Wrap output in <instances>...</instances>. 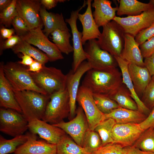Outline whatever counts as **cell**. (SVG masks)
<instances>
[{
    "label": "cell",
    "instance_id": "34",
    "mask_svg": "<svg viewBox=\"0 0 154 154\" xmlns=\"http://www.w3.org/2000/svg\"><path fill=\"white\" fill-rule=\"evenodd\" d=\"M135 146L143 151L154 153V128L145 131L135 142Z\"/></svg>",
    "mask_w": 154,
    "mask_h": 154
},
{
    "label": "cell",
    "instance_id": "3",
    "mask_svg": "<svg viewBox=\"0 0 154 154\" xmlns=\"http://www.w3.org/2000/svg\"><path fill=\"white\" fill-rule=\"evenodd\" d=\"M27 69V68L18 62H9L5 64H3L5 75L13 92L31 90L47 95L36 84Z\"/></svg>",
    "mask_w": 154,
    "mask_h": 154
},
{
    "label": "cell",
    "instance_id": "44",
    "mask_svg": "<svg viewBox=\"0 0 154 154\" xmlns=\"http://www.w3.org/2000/svg\"><path fill=\"white\" fill-rule=\"evenodd\" d=\"M139 124L144 131L149 128H154V107L148 116Z\"/></svg>",
    "mask_w": 154,
    "mask_h": 154
},
{
    "label": "cell",
    "instance_id": "46",
    "mask_svg": "<svg viewBox=\"0 0 154 154\" xmlns=\"http://www.w3.org/2000/svg\"><path fill=\"white\" fill-rule=\"evenodd\" d=\"M66 1L65 0H40L42 6L48 10H49L55 7L58 3H63Z\"/></svg>",
    "mask_w": 154,
    "mask_h": 154
},
{
    "label": "cell",
    "instance_id": "43",
    "mask_svg": "<svg viewBox=\"0 0 154 154\" xmlns=\"http://www.w3.org/2000/svg\"><path fill=\"white\" fill-rule=\"evenodd\" d=\"M143 58L148 57L154 53V36L139 45Z\"/></svg>",
    "mask_w": 154,
    "mask_h": 154
},
{
    "label": "cell",
    "instance_id": "23",
    "mask_svg": "<svg viewBox=\"0 0 154 154\" xmlns=\"http://www.w3.org/2000/svg\"><path fill=\"white\" fill-rule=\"evenodd\" d=\"M114 57L121 71L122 83L124 84L128 89L131 97L137 105L138 110L144 114L150 113V109L145 106L140 100L135 91L129 72L128 67L129 63L120 57Z\"/></svg>",
    "mask_w": 154,
    "mask_h": 154
},
{
    "label": "cell",
    "instance_id": "17",
    "mask_svg": "<svg viewBox=\"0 0 154 154\" xmlns=\"http://www.w3.org/2000/svg\"><path fill=\"white\" fill-rule=\"evenodd\" d=\"M28 129L31 133L38 134L48 143L56 145L66 135L61 129L38 119L29 122Z\"/></svg>",
    "mask_w": 154,
    "mask_h": 154
},
{
    "label": "cell",
    "instance_id": "40",
    "mask_svg": "<svg viewBox=\"0 0 154 154\" xmlns=\"http://www.w3.org/2000/svg\"><path fill=\"white\" fill-rule=\"evenodd\" d=\"M12 25L14 27L16 35L20 37L25 35L30 30L26 22L19 15L14 18Z\"/></svg>",
    "mask_w": 154,
    "mask_h": 154
},
{
    "label": "cell",
    "instance_id": "22",
    "mask_svg": "<svg viewBox=\"0 0 154 154\" xmlns=\"http://www.w3.org/2000/svg\"><path fill=\"white\" fill-rule=\"evenodd\" d=\"M120 57L129 63L145 67L139 46L135 41V37L130 34L125 35L124 46Z\"/></svg>",
    "mask_w": 154,
    "mask_h": 154
},
{
    "label": "cell",
    "instance_id": "50",
    "mask_svg": "<svg viewBox=\"0 0 154 154\" xmlns=\"http://www.w3.org/2000/svg\"><path fill=\"white\" fill-rule=\"evenodd\" d=\"M21 56L22 60L21 61H18L20 64L28 66H29L34 61V60L29 55L25 54H22Z\"/></svg>",
    "mask_w": 154,
    "mask_h": 154
},
{
    "label": "cell",
    "instance_id": "13",
    "mask_svg": "<svg viewBox=\"0 0 154 154\" xmlns=\"http://www.w3.org/2000/svg\"><path fill=\"white\" fill-rule=\"evenodd\" d=\"M52 125L62 129L81 147L84 135L89 128L84 112L80 106L76 110V116L71 120L67 122L63 121Z\"/></svg>",
    "mask_w": 154,
    "mask_h": 154
},
{
    "label": "cell",
    "instance_id": "42",
    "mask_svg": "<svg viewBox=\"0 0 154 154\" xmlns=\"http://www.w3.org/2000/svg\"><path fill=\"white\" fill-rule=\"evenodd\" d=\"M0 54L1 55L3 51L6 49H12L21 40V38L17 35H13L11 37L4 40L0 38Z\"/></svg>",
    "mask_w": 154,
    "mask_h": 154
},
{
    "label": "cell",
    "instance_id": "36",
    "mask_svg": "<svg viewBox=\"0 0 154 154\" xmlns=\"http://www.w3.org/2000/svg\"><path fill=\"white\" fill-rule=\"evenodd\" d=\"M95 103L99 110L104 114H109L120 107L110 97L104 95L92 94Z\"/></svg>",
    "mask_w": 154,
    "mask_h": 154
},
{
    "label": "cell",
    "instance_id": "53",
    "mask_svg": "<svg viewBox=\"0 0 154 154\" xmlns=\"http://www.w3.org/2000/svg\"><path fill=\"white\" fill-rule=\"evenodd\" d=\"M152 79L154 80V75L152 77Z\"/></svg>",
    "mask_w": 154,
    "mask_h": 154
},
{
    "label": "cell",
    "instance_id": "49",
    "mask_svg": "<svg viewBox=\"0 0 154 154\" xmlns=\"http://www.w3.org/2000/svg\"><path fill=\"white\" fill-rule=\"evenodd\" d=\"M126 154H153V153L143 151L134 145L127 147Z\"/></svg>",
    "mask_w": 154,
    "mask_h": 154
},
{
    "label": "cell",
    "instance_id": "31",
    "mask_svg": "<svg viewBox=\"0 0 154 154\" xmlns=\"http://www.w3.org/2000/svg\"><path fill=\"white\" fill-rule=\"evenodd\" d=\"M29 137V133L16 136L10 139H7L1 135L0 154L14 153L19 147L27 141Z\"/></svg>",
    "mask_w": 154,
    "mask_h": 154
},
{
    "label": "cell",
    "instance_id": "30",
    "mask_svg": "<svg viewBox=\"0 0 154 154\" xmlns=\"http://www.w3.org/2000/svg\"><path fill=\"white\" fill-rule=\"evenodd\" d=\"M56 145V154H91L66 135Z\"/></svg>",
    "mask_w": 154,
    "mask_h": 154
},
{
    "label": "cell",
    "instance_id": "28",
    "mask_svg": "<svg viewBox=\"0 0 154 154\" xmlns=\"http://www.w3.org/2000/svg\"><path fill=\"white\" fill-rule=\"evenodd\" d=\"M12 50L15 54L21 53L26 54L44 64L49 61L48 57L45 53L22 39Z\"/></svg>",
    "mask_w": 154,
    "mask_h": 154
},
{
    "label": "cell",
    "instance_id": "5",
    "mask_svg": "<svg viewBox=\"0 0 154 154\" xmlns=\"http://www.w3.org/2000/svg\"><path fill=\"white\" fill-rule=\"evenodd\" d=\"M102 27V31L97 40L98 45L114 56L120 57L124 44V31L114 20Z\"/></svg>",
    "mask_w": 154,
    "mask_h": 154
},
{
    "label": "cell",
    "instance_id": "29",
    "mask_svg": "<svg viewBox=\"0 0 154 154\" xmlns=\"http://www.w3.org/2000/svg\"><path fill=\"white\" fill-rule=\"evenodd\" d=\"M69 31L56 29L50 34L53 43L62 53L67 55L73 51V46L70 42L71 36Z\"/></svg>",
    "mask_w": 154,
    "mask_h": 154
},
{
    "label": "cell",
    "instance_id": "47",
    "mask_svg": "<svg viewBox=\"0 0 154 154\" xmlns=\"http://www.w3.org/2000/svg\"><path fill=\"white\" fill-rule=\"evenodd\" d=\"M0 28L1 38L3 39H8L12 36L15 31L13 29H7L2 26Z\"/></svg>",
    "mask_w": 154,
    "mask_h": 154
},
{
    "label": "cell",
    "instance_id": "25",
    "mask_svg": "<svg viewBox=\"0 0 154 154\" xmlns=\"http://www.w3.org/2000/svg\"><path fill=\"white\" fill-rule=\"evenodd\" d=\"M128 71L135 91L143 94L146 88L152 80V76L147 69L129 63Z\"/></svg>",
    "mask_w": 154,
    "mask_h": 154
},
{
    "label": "cell",
    "instance_id": "37",
    "mask_svg": "<svg viewBox=\"0 0 154 154\" xmlns=\"http://www.w3.org/2000/svg\"><path fill=\"white\" fill-rule=\"evenodd\" d=\"M17 0H12L10 5L0 12V24L6 27L10 28L14 18L18 15L16 5Z\"/></svg>",
    "mask_w": 154,
    "mask_h": 154
},
{
    "label": "cell",
    "instance_id": "11",
    "mask_svg": "<svg viewBox=\"0 0 154 154\" xmlns=\"http://www.w3.org/2000/svg\"><path fill=\"white\" fill-rule=\"evenodd\" d=\"M20 37L28 43L37 47L44 52L48 57L49 61L53 62L64 58L62 52L54 43L48 39L40 28L31 29Z\"/></svg>",
    "mask_w": 154,
    "mask_h": 154
},
{
    "label": "cell",
    "instance_id": "38",
    "mask_svg": "<svg viewBox=\"0 0 154 154\" xmlns=\"http://www.w3.org/2000/svg\"><path fill=\"white\" fill-rule=\"evenodd\" d=\"M127 147L115 143L102 146L91 154H126Z\"/></svg>",
    "mask_w": 154,
    "mask_h": 154
},
{
    "label": "cell",
    "instance_id": "48",
    "mask_svg": "<svg viewBox=\"0 0 154 154\" xmlns=\"http://www.w3.org/2000/svg\"><path fill=\"white\" fill-rule=\"evenodd\" d=\"M44 65L45 64L34 60L33 63L29 66H28L27 70L29 72H38L42 69Z\"/></svg>",
    "mask_w": 154,
    "mask_h": 154
},
{
    "label": "cell",
    "instance_id": "41",
    "mask_svg": "<svg viewBox=\"0 0 154 154\" xmlns=\"http://www.w3.org/2000/svg\"><path fill=\"white\" fill-rule=\"evenodd\" d=\"M154 36V22L149 27L142 30L135 37L139 46Z\"/></svg>",
    "mask_w": 154,
    "mask_h": 154
},
{
    "label": "cell",
    "instance_id": "54",
    "mask_svg": "<svg viewBox=\"0 0 154 154\" xmlns=\"http://www.w3.org/2000/svg\"><path fill=\"white\" fill-rule=\"evenodd\" d=\"M153 154H154V153H153Z\"/></svg>",
    "mask_w": 154,
    "mask_h": 154
},
{
    "label": "cell",
    "instance_id": "15",
    "mask_svg": "<svg viewBox=\"0 0 154 154\" xmlns=\"http://www.w3.org/2000/svg\"><path fill=\"white\" fill-rule=\"evenodd\" d=\"M144 131L139 123H116L112 130L114 143L123 147L132 146Z\"/></svg>",
    "mask_w": 154,
    "mask_h": 154
},
{
    "label": "cell",
    "instance_id": "1",
    "mask_svg": "<svg viewBox=\"0 0 154 154\" xmlns=\"http://www.w3.org/2000/svg\"><path fill=\"white\" fill-rule=\"evenodd\" d=\"M122 83L121 72L117 68L108 71L91 69L86 72L82 85L92 94L110 97Z\"/></svg>",
    "mask_w": 154,
    "mask_h": 154
},
{
    "label": "cell",
    "instance_id": "32",
    "mask_svg": "<svg viewBox=\"0 0 154 154\" xmlns=\"http://www.w3.org/2000/svg\"><path fill=\"white\" fill-rule=\"evenodd\" d=\"M110 98L115 101L120 107L138 110L137 105L132 99L129 92L122 86Z\"/></svg>",
    "mask_w": 154,
    "mask_h": 154
},
{
    "label": "cell",
    "instance_id": "19",
    "mask_svg": "<svg viewBox=\"0 0 154 154\" xmlns=\"http://www.w3.org/2000/svg\"><path fill=\"white\" fill-rule=\"evenodd\" d=\"M29 134L27 141L19 147L14 154H56V145L37 140L36 134Z\"/></svg>",
    "mask_w": 154,
    "mask_h": 154
},
{
    "label": "cell",
    "instance_id": "7",
    "mask_svg": "<svg viewBox=\"0 0 154 154\" xmlns=\"http://www.w3.org/2000/svg\"><path fill=\"white\" fill-rule=\"evenodd\" d=\"M84 45V50L88 55L87 62L92 69L108 71L117 68L118 64L114 57L101 49L97 40H90Z\"/></svg>",
    "mask_w": 154,
    "mask_h": 154
},
{
    "label": "cell",
    "instance_id": "51",
    "mask_svg": "<svg viewBox=\"0 0 154 154\" xmlns=\"http://www.w3.org/2000/svg\"><path fill=\"white\" fill-rule=\"evenodd\" d=\"M12 0H0V12L9 6Z\"/></svg>",
    "mask_w": 154,
    "mask_h": 154
},
{
    "label": "cell",
    "instance_id": "21",
    "mask_svg": "<svg viewBox=\"0 0 154 154\" xmlns=\"http://www.w3.org/2000/svg\"><path fill=\"white\" fill-rule=\"evenodd\" d=\"M3 64L2 62L0 63V106L22 113L12 88L5 75L3 69Z\"/></svg>",
    "mask_w": 154,
    "mask_h": 154
},
{
    "label": "cell",
    "instance_id": "45",
    "mask_svg": "<svg viewBox=\"0 0 154 154\" xmlns=\"http://www.w3.org/2000/svg\"><path fill=\"white\" fill-rule=\"evenodd\" d=\"M144 62L145 67L148 70L152 77L154 75V53L150 56L145 58Z\"/></svg>",
    "mask_w": 154,
    "mask_h": 154
},
{
    "label": "cell",
    "instance_id": "9",
    "mask_svg": "<svg viewBox=\"0 0 154 154\" xmlns=\"http://www.w3.org/2000/svg\"><path fill=\"white\" fill-rule=\"evenodd\" d=\"M76 101L82 108L88 123L89 129L94 130L96 127L105 119L104 114L97 107L92 94L81 85L79 88Z\"/></svg>",
    "mask_w": 154,
    "mask_h": 154
},
{
    "label": "cell",
    "instance_id": "24",
    "mask_svg": "<svg viewBox=\"0 0 154 154\" xmlns=\"http://www.w3.org/2000/svg\"><path fill=\"white\" fill-rule=\"evenodd\" d=\"M39 13L44 26L42 31L47 37L56 29L70 31L62 13L48 12L42 6Z\"/></svg>",
    "mask_w": 154,
    "mask_h": 154
},
{
    "label": "cell",
    "instance_id": "35",
    "mask_svg": "<svg viewBox=\"0 0 154 154\" xmlns=\"http://www.w3.org/2000/svg\"><path fill=\"white\" fill-rule=\"evenodd\" d=\"M102 146L101 140L98 133L89 128L84 136L82 147L91 154Z\"/></svg>",
    "mask_w": 154,
    "mask_h": 154
},
{
    "label": "cell",
    "instance_id": "4",
    "mask_svg": "<svg viewBox=\"0 0 154 154\" xmlns=\"http://www.w3.org/2000/svg\"><path fill=\"white\" fill-rule=\"evenodd\" d=\"M29 72L36 84L49 96L66 88V75L60 69L44 65L38 72Z\"/></svg>",
    "mask_w": 154,
    "mask_h": 154
},
{
    "label": "cell",
    "instance_id": "27",
    "mask_svg": "<svg viewBox=\"0 0 154 154\" xmlns=\"http://www.w3.org/2000/svg\"><path fill=\"white\" fill-rule=\"evenodd\" d=\"M118 2L119 5L116 12L118 16L136 15L154 9V6L150 2L143 3L137 0H120Z\"/></svg>",
    "mask_w": 154,
    "mask_h": 154
},
{
    "label": "cell",
    "instance_id": "33",
    "mask_svg": "<svg viewBox=\"0 0 154 154\" xmlns=\"http://www.w3.org/2000/svg\"><path fill=\"white\" fill-rule=\"evenodd\" d=\"M116 123L114 120L108 118L102 121L95 128L94 130L98 133L100 137L102 146L114 143L112 132L113 128Z\"/></svg>",
    "mask_w": 154,
    "mask_h": 154
},
{
    "label": "cell",
    "instance_id": "26",
    "mask_svg": "<svg viewBox=\"0 0 154 154\" xmlns=\"http://www.w3.org/2000/svg\"><path fill=\"white\" fill-rule=\"evenodd\" d=\"M105 119H113L116 123H139L145 118V114L138 110H134L119 107L110 113L104 114Z\"/></svg>",
    "mask_w": 154,
    "mask_h": 154
},
{
    "label": "cell",
    "instance_id": "39",
    "mask_svg": "<svg viewBox=\"0 0 154 154\" xmlns=\"http://www.w3.org/2000/svg\"><path fill=\"white\" fill-rule=\"evenodd\" d=\"M142 102L149 109L154 107V80L152 79L143 94Z\"/></svg>",
    "mask_w": 154,
    "mask_h": 154
},
{
    "label": "cell",
    "instance_id": "2",
    "mask_svg": "<svg viewBox=\"0 0 154 154\" xmlns=\"http://www.w3.org/2000/svg\"><path fill=\"white\" fill-rule=\"evenodd\" d=\"M14 92L22 114L28 122L35 119H42L50 96L31 90Z\"/></svg>",
    "mask_w": 154,
    "mask_h": 154
},
{
    "label": "cell",
    "instance_id": "16",
    "mask_svg": "<svg viewBox=\"0 0 154 154\" xmlns=\"http://www.w3.org/2000/svg\"><path fill=\"white\" fill-rule=\"evenodd\" d=\"M92 69L88 62H83L76 70L73 72L70 70L66 75V88L70 98V112L69 115L70 119L76 116V102L81 79L84 74Z\"/></svg>",
    "mask_w": 154,
    "mask_h": 154
},
{
    "label": "cell",
    "instance_id": "10",
    "mask_svg": "<svg viewBox=\"0 0 154 154\" xmlns=\"http://www.w3.org/2000/svg\"><path fill=\"white\" fill-rule=\"evenodd\" d=\"M86 5V1L84 0L82 6L76 10L72 11L70 18L65 20V22L70 26L72 35L73 54L72 70L73 72H75L81 64L88 58L87 54L82 46V33L79 31L77 25L78 14Z\"/></svg>",
    "mask_w": 154,
    "mask_h": 154
},
{
    "label": "cell",
    "instance_id": "6",
    "mask_svg": "<svg viewBox=\"0 0 154 154\" xmlns=\"http://www.w3.org/2000/svg\"><path fill=\"white\" fill-rule=\"evenodd\" d=\"M70 98L66 88L51 95L42 120L52 124L58 123L69 116Z\"/></svg>",
    "mask_w": 154,
    "mask_h": 154
},
{
    "label": "cell",
    "instance_id": "8",
    "mask_svg": "<svg viewBox=\"0 0 154 154\" xmlns=\"http://www.w3.org/2000/svg\"><path fill=\"white\" fill-rule=\"evenodd\" d=\"M29 122L22 114L10 109H0V131L14 137L23 135L28 129Z\"/></svg>",
    "mask_w": 154,
    "mask_h": 154
},
{
    "label": "cell",
    "instance_id": "52",
    "mask_svg": "<svg viewBox=\"0 0 154 154\" xmlns=\"http://www.w3.org/2000/svg\"><path fill=\"white\" fill-rule=\"evenodd\" d=\"M154 6V0H150L149 2Z\"/></svg>",
    "mask_w": 154,
    "mask_h": 154
},
{
    "label": "cell",
    "instance_id": "20",
    "mask_svg": "<svg viewBox=\"0 0 154 154\" xmlns=\"http://www.w3.org/2000/svg\"><path fill=\"white\" fill-rule=\"evenodd\" d=\"M112 2L108 0H94L92 6L94 8L92 15L99 27L113 20L116 16L117 6L112 7Z\"/></svg>",
    "mask_w": 154,
    "mask_h": 154
},
{
    "label": "cell",
    "instance_id": "18",
    "mask_svg": "<svg viewBox=\"0 0 154 154\" xmlns=\"http://www.w3.org/2000/svg\"><path fill=\"white\" fill-rule=\"evenodd\" d=\"M92 0L86 1L87 7L83 14L79 13L78 19L81 22L82 27V43L84 45L87 42L90 40L98 39L101 33L96 24L92 12Z\"/></svg>",
    "mask_w": 154,
    "mask_h": 154
},
{
    "label": "cell",
    "instance_id": "12",
    "mask_svg": "<svg viewBox=\"0 0 154 154\" xmlns=\"http://www.w3.org/2000/svg\"><path fill=\"white\" fill-rule=\"evenodd\" d=\"M113 20L121 27L125 34L135 37L141 31L154 22V9L136 15L125 17L116 16Z\"/></svg>",
    "mask_w": 154,
    "mask_h": 154
},
{
    "label": "cell",
    "instance_id": "14",
    "mask_svg": "<svg viewBox=\"0 0 154 154\" xmlns=\"http://www.w3.org/2000/svg\"><path fill=\"white\" fill-rule=\"evenodd\" d=\"M42 5L40 0H17L16 9L18 15L27 23L30 30L44 25L39 13Z\"/></svg>",
    "mask_w": 154,
    "mask_h": 154
}]
</instances>
